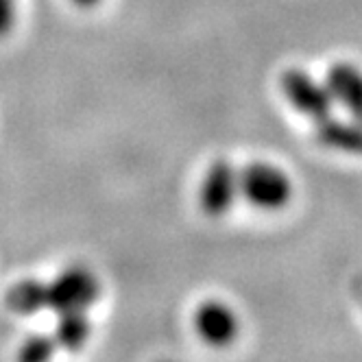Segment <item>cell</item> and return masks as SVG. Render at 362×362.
<instances>
[{"mask_svg":"<svg viewBox=\"0 0 362 362\" xmlns=\"http://www.w3.org/2000/svg\"><path fill=\"white\" fill-rule=\"evenodd\" d=\"M240 190L260 210H281L293 197L291 177L267 162H251L240 175Z\"/></svg>","mask_w":362,"mask_h":362,"instance_id":"obj_1","label":"cell"},{"mask_svg":"<svg viewBox=\"0 0 362 362\" xmlns=\"http://www.w3.org/2000/svg\"><path fill=\"white\" fill-rule=\"evenodd\" d=\"M98 297V277L81 264L68 267L48 284V308L55 310L57 315L70 313V310H88Z\"/></svg>","mask_w":362,"mask_h":362,"instance_id":"obj_2","label":"cell"},{"mask_svg":"<svg viewBox=\"0 0 362 362\" xmlns=\"http://www.w3.org/2000/svg\"><path fill=\"white\" fill-rule=\"evenodd\" d=\"M279 86H281V92L286 96V100L301 116H308L317 122L329 116L334 98L327 90V86L317 83L308 72L291 68L281 74Z\"/></svg>","mask_w":362,"mask_h":362,"instance_id":"obj_3","label":"cell"},{"mask_svg":"<svg viewBox=\"0 0 362 362\" xmlns=\"http://www.w3.org/2000/svg\"><path fill=\"white\" fill-rule=\"evenodd\" d=\"M240 188V177L227 160H216L208 168L201 186V210L208 216H221L234 205Z\"/></svg>","mask_w":362,"mask_h":362,"instance_id":"obj_4","label":"cell"},{"mask_svg":"<svg viewBox=\"0 0 362 362\" xmlns=\"http://www.w3.org/2000/svg\"><path fill=\"white\" fill-rule=\"evenodd\" d=\"M194 329L212 347H227L238 336V317L221 301H203L194 313Z\"/></svg>","mask_w":362,"mask_h":362,"instance_id":"obj_5","label":"cell"},{"mask_svg":"<svg viewBox=\"0 0 362 362\" xmlns=\"http://www.w3.org/2000/svg\"><path fill=\"white\" fill-rule=\"evenodd\" d=\"M327 90L332 98L362 122V72L351 64H336L327 72Z\"/></svg>","mask_w":362,"mask_h":362,"instance_id":"obj_6","label":"cell"},{"mask_svg":"<svg viewBox=\"0 0 362 362\" xmlns=\"http://www.w3.org/2000/svg\"><path fill=\"white\" fill-rule=\"evenodd\" d=\"M317 140L334 151L362 155V122H343L327 116L317 122Z\"/></svg>","mask_w":362,"mask_h":362,"instance_id":"obj_7","label":"cell"},{"mask_svg":"<svg viewBox=\"0 0 362 362\" xmlns=\"http://www.w3.org/2000/svg\"><path fill=\"white\" fill-rule=\"evenodd\" d=\"M7 308L16 315H35L40 310L48 308V284H42L37 279H24L18 281L16 286L5 297Z\"/></svg>","mask_w":362,"mask_h":362,"instance_id":"obj_8","label":"cell"},{"mask_svg":"<svg viewBox=\"0 0 362 362\" xmlns=\"http://www.w3.org/2000/svg\"><path fill=\"white\" fill-rule=\"evenodd\" d=\"M90 336V321L86 317V310H70V313L59 315V323L55 329L57 347L68 351L81 349Z\"/></svg>","mask_w":362,"mask_h":362,"instance_id":"obj_9","label":"cell"},{"mask_svg":"<svg viewBox=\"0 0 362 362\" xmlns=\"http://www.w3.org/2000/svg\"><path fill=\"white\" fill-rule=\"evenodd\" d=\"M57 341L55 336H31L22 343L20 351H18V362H50L55 354Z\"/></svg>","mask_w":362,"mask_h":362,"instance_id":"obj_10","label":"cell"},{"mask_svg":"<svg viewBox=\"0 0 362 362\" xmlns=\"http://www.w3.org/2000/svg\"><path fill=\"white\" fill-rule=\"evenodd\" d=\"M16 24V0H0V37H7Z\"/></svg>","mask_w":362,"mask_h":362,"instance_id":"obj_11","label":"cell"},{"mask_svg":"<svg viewBox=\"0 0 362 362\" xmlns=\"http://www.w3.org/2000/svg\"><path fill=\"white\" fill-rule=\"evenodd\" d=\"M74 5H79V7H94V5H98L100 0H72Z\"/></svg>","mask_w":362,"mask_h":362,"instance_id":"obj_12","label":"cell"}]
</instances>
